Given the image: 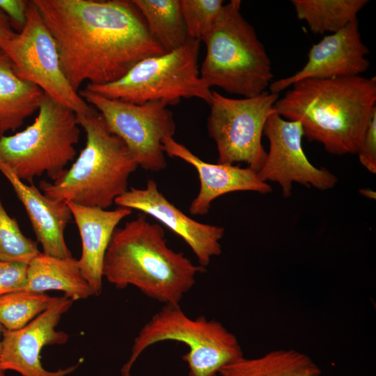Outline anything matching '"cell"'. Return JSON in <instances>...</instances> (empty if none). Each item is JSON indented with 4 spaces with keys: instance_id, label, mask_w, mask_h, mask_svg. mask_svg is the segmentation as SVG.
<instances>
[{
    "instance_id": "cell-1",
    "label": "cell",
    "mask_w": 376,
    "mask_h": 376,
    "mask_svg": "<svg viewBox=\"0 0 376 376\" xmlns=\"http://www.w3.org/2000/svg\"><path fill=\"white\" fill-rule=\"evenodd\" d=\"M56 45L61 68L77 93L104 85L140 61L165 53L132 0H33Z\"/></svg>"
},
{
    "instance_id": "cell-2",
    "label": "cell",
    "mask_w": 376,
    "mask_h": 376,
    "mask_svg": "<svg viewBox=\"0 0 376 376\" xmlns=\"http://www.w3.org/2000/svg\"><path fill=\"white\" fill-rule=\"evenodd\" d=\"M274 104L277 113L301 123L304 136L330 154L358 152L376 113V79L361 75L306 79Z\"/></svg>"
},
{
    "instance_id": "cell-3",
    "label": "cell",
    "mask_w": 376,
    "mask_h": 376,
    "mask_svg": "<svg viewBox=\"0 0 376 376\" xmlns=\"http://www.w3.org/2000/svg\"><path fill=\"white\" fill-rule=\"evenodd\" d=\"M205 268L167 244L163 227L139 214L114 230L107 249L102 276L118 289L132 285L166 304H180Z\"/></svg>"
},
{
    "instance_id": "cell-4",
    "label": "cell",
    "mask_w": 376,
    "mask_h": 376,
    "mask_svg": "<svg viewBox=\"0 0 376 376\" xmlns=\"http://www.w3.org/2000/svg\"><path fill=\"white\" fill-rule=\"evenodd\" d=\"M77 118L86 133L85 146L60 178L41 181L40 189L51 200L108 209L128 190L129 178L139 165L93 107Z\"/></svg>"
},
{
    "instance_id": "cell-5",
    "label": "cell",
    "mask_w": 376,
    "mask_h": 376,
    "mask_svg": "<svg viewBox=\"0 0 376 376\" xmlns=\"http://www.w3.org/2000/svg\"><path fill=\"white\" fill-rule=\"evenodd\" d=\"M241 4L240 0L224 4L202 38L206 55L199 72L210 88L251 97L265 91L273 73L264 45L241 13Z\"/></svg>"
},
{
    "instance_id": "cell-6",
    "label": "cell",
    "mask_w": 376,
    "mask_h": 376,
    "mask_svg": "<svg viewBox=\"0 0 376 376\" xmlns=\"http://www.w3.org/2000/svg\"><path fill=\"white\" fill-rule=\"evenodd\" d=\"M169 340L188 347L182 355L188 376H217L223 367L243 357L237 337L221 322L204 316L192 318L180 304H166L139 331L120 369L121 376H131L134 363L147 348Z\"/></svg>"
},
{
    "instance_id": "cell-7",
    "label": "cell",
    "mask_w": 376,
    "mask_h": 376,
    "mask_svg": "<svg viewBox=\"0 0 376 376\" xmlns=\"http://www.w3.org/2000/svg\"><path fill=\"white\" fill-rule=\"evenodd\" d=\"M37 117L24 130L0 136V159L22 180L45 173L53 182L65 171L80 136L77 114L43 94Z\"/></svg>"
},
{
    "instance_id": "cell-8",
    "label": "cell",
    "mask_w": 376,
    "mask_h": 376,
    "mask_svg": "<svg viewBox=\"0 0 376 376\" xmlns=\"http://www.w3.org/2000/svg\"><path fill=\"white\" fill-rule=\"evenodd\" d=\"M200 45L198 40L188 39L175 50L140 61L114 82L87 84L84 88L138 104L161 102L174 105L194 97L210 104L212 91L201 78L198 66Z\"/></svg>"
},
{
    "instance_id": "cell-9",
    "label": "cell",
    "mask_w": 376,
    "mask_h": 376,
    "mask_svg": "<svg viewBox=\"0 0 376 376\" xmlns=\"http://www.w3.org/2000/svg\"><path fill=\"white\" fill-rule=\"evenodd\" d=\"M278 99V94L266 91L242 98L212 91L207 127L216 144L218 164L244 162L256 172L260 169L267 156L262 136Z\"/></svg>"
},
{
    "instance_id": "cell-10",
    "label": "cell",
    "mask_w": 376,
    "mask_h": 376,
    "mask_svg": "<svg viewBox=\"0 0 376 376\" xmlns=\"http://www.w3.org/2000/svg\"><path fill=\"white\" fill-rule=\"evenodd\" d=\"M79 95L102 116L109 130L127 146L139 166L158 172L167 166L162 140L173 137V113L161 102L133 104L88 91Z\"/></svg>"
},
{
    "instance_id": "cell-11",
    "label": "cell",
    "mask_w": 376,
    "mask_h": 376,
    "mask_svg": "<svg viewBox=\"0 0 376 376\" xmlns=\"http://www.w3.org/2000/svg\"><path fill=\"white\" fill-rule=\"evenodd\" d=\"M1 49L21 79L33 84L77 114L93 107L75 91L61 68L55 41L33 1H29L25 26Z\"/></svg>"
},
{
    "instance_id": "cell-12",
    "label": "cell",
    "mask_w": 376,
    "mask_h": 376,
    "mask_svg": "<svg viewBox=\"0 0 376 376\" xmlns=\"http://www.w3.org/2000/svg\"><path fill=\"white\" fill-rule=\"evenodd\" d=\"M263 134L269 140V150L257 173L263 182L279 184L283 197L290 196L294 182L320 190L335 187L336 176L324 168L315 167L306 157L299 122L285 120L274 110L266 121Z\"/></svg>"
},
{
    "instance_id": "cell-13",
    "label": "cell",
    "mask_w": 376,
    "mask_h": 376,
    "mask_svg": "<svg viewBox=\"0 0 376 376\" xmlns=\"http://www.w3.org/2000/svg\"><path fill=\"white\" fill-rule=\"evenodd\" d=\"M75 301L64 295L24 327L14 331L3 329L1 366L3 371H15L22 376H68L79 365L77 363L56 370L46 369L41 361V352L49 345H64L67 333L56 330L61 319Z\"/></svg>"
},
{
    "instance_id": "cell-14",
    "label": "cell",
    "mask_w": 376,
    "mask_h": 376,
    "mask_svg": "<svg viewBox=\"0 0 376 376\" xmlns=\"http://www.w3.org/2000/svg\"><path fill=\"white\" fill-rule=\"evenodd\" d=\"M118 207L136 210L150 216L179 236L194 253L198 265L205 268L211 260L221 253L223 227L201 223L182 212L159 191L150 179L144 188L130 187L117 198Z\"/></svg>"
},
{
    "instance_id": "cell-15",
    "label": "cell",
    "mask_w": 376,
    "mask_h": 376,
    "mask_svg": "<svg viewBox=\"0 0 376 376\" xmlns=\"http://www.w3.org/2000/svg\"><path fill=\"white\" fill-rule=\"evenodd\" d=\"M369 50L361 40L357 18L324 36L308 53L304 66L294 75L272 81L269 92L279 94L306 79H333L361 75L369 65Z\"/></svg>"
},
{
    "instance_id": "cell-16",
    "label": "cell",
    "mask_w": 376,
    "mask_h": 376,
    "mask_svg": "<svg viewBox=\"0 0 376 376\" xmlns=\"http://www.w3.org/2000/svg\"><path fill=\"white\" fill-rule=\"evenodd\" d=\"M162 147L165 155L185 161L198 173L200 189L189 208L192 215L207 214L213 201L226 194L249 191L265 194L272 190L271 185L261 180L257 172L250 168L205 162L173 137L164 138Z\"/></svg>"
},
{
    "instance_id": "cell-17",
    "label": "cell",
    "mask_w": 376,
    "mask_h": 376,
    "mask_svg": "<svg viewBox=\"0 0 376 376\" xmlns=\"http://www.w3.org/2000/svg\"><path fill=\"white\" fill-rule=\"evenodd\" d=\"M77 224L81 240L80 270L88 283L92 296L102 291V265L113 233L119 223L132 210L118 207L114 210L84 206L66 201Z\"/></svg>"
},
{
    "instance_id": "cell-18",
    "label": "cell",
    "mask_w": 376,
    "mask_h": 376,
    "mask_svg": "<svg viewBox=\"0 0 376 376\" xmlns=\"http://www.w3.org/2000/svg\"><path fill=\"white\" fill-rule=\"evenodd\" d=\"M0 171L23 205L42 253L58 258L72 257L64 235L66 226L72 219L66 202L51 200L33 184L26 185L1 159Z\"/></svg>"
},
{
    "instance_id": "cell-19",
    "label": "cell",
    "mask_w": 376,
    "mask_h": 376,
    "mask_svg": "<svg viewBox=\"0 0 376 376\" xmlns=\"http://www.w3.org/2000/svg\"><path fill=\"white\" fill-rule=\"evenodd\" d=\"M24 290L40 293L51 290L61 291L74 301L92 296L77 259L72 256L54 257L41 252L27 265Z\"/></svg>"
},
{
    "instance_id": "cell-20",
    "label": "cell",
    "mask_w": 376,
    "mask_h": 376,
    "mask_svg": "<svg viewBox=\"0 0 376 376\" xmlns=\"http://www.w3.org/2000/svg\"><path fill=\"white\" fill-rule=\"evenodd\" d=\"M43 91L15 73L7 54L0 49V136L16 131L38 110Z\"/></svg>"
},
{
    "instance_id": "cell-21",
    "label": "cell",
    "mask_w": 376,
    "mask_h": 376,
    "mask_svg": "<svg viewBox=\"0 0 376 376\" xmlns=\"http://www.w3.org/2000/svg\"><path fill=\"white\" fill-rule=\"evenodd\" d=\"M220 376H320L319 366L307 354L293 349L272 350L265 355L242 357L223 367Z\"/></svg>"
},
{
    "instance_id": "cell-22",
    "label": "cell",
    "mask_w": 376,
    "mask_h": 376,
    "mask_svg": "<svg viewBox=\"0 0 376 376\" xmlns=\"http://www.w3.org/2000/svg\"><path fill=\"white\" fill-rule=\"evenodd\" d=\"M143 15L151 36L165 52L175 50L189 39L180 0H132Z\"/></svg>"
},
{
    "instance_id": "cell-23",
    "label": "cell",
    "mask_w": 376,
    "mask_h": 376,
    "mask_svg": "<svg viewBox=\"0 0 376 376\" xmlns=\"http://www.w3.org/2000/svg\"><path fill=\"white\" fill-rule=\"evenodd\" d=\"M367 0H292L297 17L316 34L336 33L357 19Z\"/></svg>"
},
{
    "instance_id": "cell-24",
    "label": "cell",
    "mask_w": 376,
    "mask_h": 376,
    "mask_svg": "<svg viewBox=\"0 0 376 376\" xmlns=\"http://www.w3.org/2000/svg\"><path fill=\"white\" fill-rule=\"evenodd\" d=\"M59 297L26 290L0 297V324L3 329H19L54 304Z\"/></svg>"
},
{
    "instance_id": "cell-25",
    "label": "cell",
    "mask_w": 376,
    "mask_h": 376,
    "mask_svg": "<svg viewBox=\"0 0 376 376\" xmlns=\"http://www.w3.org/2000/svg\"><path fill=\"white\" fill-rule=\"evenodd\" d=\"M40 253L37 242L25 236L0 197V261L29 264Z\"/></svg>"
},
{
    "instance_id": "cell-26",
    "label": "cell",
    "mask_w": 376,
    "mask_h": 376,
    "mask_svg": "<svg viewBox=\"0 0 376 376\" xmlns=\"http://www.w3.org/2000/svg\"><path fill=\"white\" fill-rule=\"evenodd\" d=\"M180 8L189 39L201 41L219 17L222 0H180Z\"/></svg>"
},
{
    "instance_id": "cell-27",
    "label": "cell",
    "mask_w": 376,
    "mask_h": 376,
    "mask_svg": "<svg viewBox=\"0 0 376 376\" xmlns=\"http://www.w3.org/2000/svg\"><path fill=\"white\" fill-rule=\"evenodd\" d=\"M27 265L22 263L0 261V297L25 289Z\"/></svg>"
},
{
    "instance_id": "cell-28",
    "label": "cell",
    "mask_w": 376,
    "mask_h": 376,
    "mask_svg": "<svg viewBox=\"0 0 376 376\" xmlns=\"http://www.w3.org/2000/svg\"><path fill=\"white\" fill-rule=\"evenodd\" d=\"M361 164L372 173H376V113L371 119L357 152Z\"/></svg>"
},
{
    "instance_id": "cell-29",
    "label": "cell",
    "mask_w": 376,
    "mask_h": 376,
    "mask_svg": "<svg viewBox=\"0 0 376 376\" xmlns=\"http://www.w3.org/2000/svg\"><path fill=\"white\" fill-rule=\"evenodd\" d=\"M29 1L0 0V10L8 17L13 27L24 28L27 19Z\"/></svg>"
},
{
    "instance_id": "cell-30",
    "label": "cell",
    "mask_w": 376,
    "mask_h": 376,
    "mask_svg": "<svg viewBox=\"0 0 376 376\" xmlns=\"http://www.w3.org/2000/svg\"><path fill=\"white\" fill-rule=\"evenodd\" d=\"M8 17L0 10V49L3 45L16 36Z\"/></svg>"
},
{
    "instance_id": "cell-31",
    "label": "cell",
    "mask_w": 376,
    "mask_h": 376,
    "mask_svg": "<svg viewBox=\"0 0 376 376\" xmlns=\"http://www.w3.org/2000/svg\"><path fill=\"white\" fill-rule=\"evenodd\" d=\"M359 192L361 194L364 196L365 197L370 199H375L376 198V193L373 191V190L367 188L361 189L359 190Z\"/></svg>"
},
{
    "instance_id": "cell-32",
    "label": "cell",
    "mask_w": 376,
    "mask_h": 376,
    "mask_svg": "<svg viewBox=\"0 0 376 376\" xmlns=\"http://www.w3.org/2000/svg\"><path fill=\"white\" fill-rule=\"evenodd\" d=\"M3 327L0 324V376H6L5 371L3 370L1 366V352H2V344H1V334H2Z\"/></svg>"
}]
</instances>
